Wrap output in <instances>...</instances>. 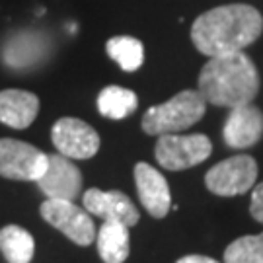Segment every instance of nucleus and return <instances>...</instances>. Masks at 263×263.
Returning a JSON list of instances; mask_svg holds the SVG:
<instances>
[{"label":"nucleus","instance_id":"423d86ee","mask_svg":"<svg viewBox=\"0 0 263 263\" xmlns=\"http://www.w3.org/2000/svg\"><path fill=\"white\" fill-rule=\"evenodd\" d=\"M41 216L76 246H90L96 242V226L88 211L76 207L74 201L45 199L39 207Z\"/></svg>","mask_w":263,"mask_h":263},{"label":"nucleus","instance_id":"f8f14e48","mask_svg":"<svg viewBox=\"0 0 263 263\" xmlns=\"http://www.w3.org/2000/svg\"><path fill=\"white\" fill-rule=\"evenodd\" d=\"M135 185L142 207L148 211V215L154 218H164L168 215L172 209V195L168 181L158 170L146 162H139L135 166Z\"/></svg>","mask_w":263,"mask_h":263},{"label":"nucleus","instance_id":"412c9836","mask_svg":"<svg viewBox=\"0 0 263 263\" xmlns=\"http://www.w3.org/2000/svg\"><path fill=\"white\" fill-rule=\"evenodd\" d=\"M176 263H218L213 257H207V255H185V257H179Z\"/></svg>","mask_w":263,"mask_h":263},{"label":"nucleus","instance_id":"6e6552de","mask_svg":"<svg viewBox=\"0 0 263 263\" xmlns=\"http://www.w3.org/2000/svg\"><path fill=\"white\" fill-rule=\"evenodd\" d=\"M51 141L59 154L70 160H88L100 151V135L76 117H61L51 129Z\"/></svg>","mask_w":263,"mask_h":263},{"label":"nucleus","instance_id":"aec40b11","mask_svg":"<svg viewBox=\"0 0 263 263\" xmlns=\"http://www.w3.org/2000/svg\"><path fill=\"white\" fill-rule=\"evenodd\" d=\"M250 213L257 222L263 224V181L254 185L252 191V203H250Z\"/></svg>","mask_w":263,"mask_h":263},{"label":"nucleus","instance_id":"f3484780","mask_svg":"<svg viewBox=\"0 0 263 263\" xmlns=\"http://www.w3.org/2000/svg\"><path fill=\"white\" fill-rule=\"evenodd\" d=\"M0 252L8 263H29L35 252L33 236L18 224H8L0 230Z\"/></svg>","mask_w":263,"mask_h":263},{"label":"nucleus","instance_id":"20e7f679","mask_svg":"<svg viewBox=\"0 0 263 263\" xmlns=\"http://www.w3.org/2000/svg\"><path fill=\"white\" fill-rule=\"evenodd\" d=\"M257 162L248 154H238L215 164L205 176V185L218 197H236L255 185Z\"/></svg>","mask_w":263,"mask_h":263},{"label":"nucleus","instance_id":"0eeeda50","mask_svg":"<svg viewBox=\"0 0 263 263\" xmlns=\"http://www.w3.org/2000/svg\"><path fill=\"white\" fill-rule=\"evenodd\" d=\"M49 154L16 139H0V176L14 181H37L47 170Z\"/></svg>","mask_w":263,"mask_h":263},{"label":"nucleus","instance_id":"4468645a","mask_svg":"<svg viewBox=\"0 0 263 263\" xmlns=\"http://www.w3.org/2000/svg\"><path fill=\"white\" fill-rule=\"evenodd\" d=\"M98 254L104 263H123L129 257V226L115 220H104L96 232Z\"/></svg>","mask_w":263,"mask_h":263},{"label":"nucleus","instance_id":"dca6fc26","mask_svg":"<svg viewBox=\"0 0 263 263\" xmlns=\"http://www.w3.org/2000/svg\"><path fill=\"white\" fill-rule=\"evenodd\" d=\"M139 98L133 90L123 86H105L98 96V111L107 119H127L137 111Z\"/></svg>","mask_w":263,"mask_h":263},{"label":"nucleus","instance_id":"f03ea898","mask_svg":"<svg viewBox=\"0 0 263 263\" xmlns=\"http://www.w3.org/2000/svg\"><path fill=\"white\" fill-rule=\"evenodd\" d=\"M197 86L207 104L232 109L254 102L259 94V74L254 61L240 51L211 57L201 68Z\"/></svg>","mask_w":263,"mask_h":263},{"label":"nucleus","instance_id":"f257e3e1","mask_svg":"<svg viewBox=\"0 0 263 263\" xmlns=\"http://www.w3.org/2000/svg\"><path fill=\"white\" fill-rule=\"evenodd\" d=\"M263 31V18L250 4H224L201 14L191 26V41L199 53L232 55L252 45Z\"/></svg>","mask_w":263,"mask_h":263},{"label":"nucleus","instance_id":"ddd939ff","mask_svg":"<svg viewBox=\"0 0 263 263\" xmlns=\"http://www.w3.org/2000/svg\"><path fill=\"white\" fill-rule=\"evenodd\" d=\"M39 113V98L28 90H2L0 92V123L12 129H28Z\"/></svg>","mask_w":263,"mask_h":263},{"label":"nucleus","instance_id":"39448f33","mask_svg":"<svg viewBox=\"0 0 263 263\" xmlns=\"http://www.w3.org/2000/svg\"><path fill=\"white\" fill-rule=\"evenodd\" d=\"M213 144L205 135H160L154 156L162 168L179 172L197 166L211 156Z\"/></svg>","mask_w":263,"mask_h":263},{"label":"nucleus","instance_id":"9d476101","mask_svg":"<svg viewBox=\"0 0 263 263\" xmlns=\"http://www.w3.org/2000/svg\"><path fill=\"white\" fill-rule=\"evenodd\" d=\"M263 137V111L254 104L232 107L226 117L222 139L230 148H250Z\"/></svg>","mask_w":263,"mask_h":263},{"label":"nucleus","instance_id":"2eb2a0df","mask_svg":"<svg viewBox=\"0 0 263 263\" xmlns=\"http://www.w3.org/2000/svg\"><path fill=\"white\" fill-rule=\"evenodd\" d=\"M45 53V41L39 33L22 31L4 43V63L12 68L31 66Z\"/></svg>","mask_w":263,"mask_h":263},{"label":"nucleus","instance_id":"a211bd4d","mask_svg":"<svg viewBox=\"0 0 263 263\" xmlns=\"http://www.w3.org/2000/svg\"><path fill=\"white\" fill-rule=\"evenodd\" d=\"M105 51L111 61H115L125 72L139 70L144 63V47L137 37L117 35L105 43Z\"/></svg>","mask_w":263,"mask_h":263},{"label":"nucleus","instance_id":"9b49d317","mask_svg":"<svg viewBox=\"0 0 263 263\" xmlns=\"http://www.w3.org/2000/svg\"><path fill=\"white\" fill-rule=\"evenodd\" d=\"M82 203L90 215L100 216L102 220L123 222L129 228L137 224L141 218L129 195H125L123 191H102L92 187L82 195Z\"/></svg>","mask_w":263,"mask_h":263},{"label":"nucleus","instance_id":"7ed1b4c3","mask_svg":"<svg viewBox=\"0 0 263 263\" xmlns=\"http://www.w3.org/2000/svg\"><path fill=\"white\" fill-rule=\"evenodd\" d=\"M207 102L197 90H183L168 102L152 105L142 117V131L146 135H174L185 131L203 119Z\"/></svg>","mask_w":263,"mask_h":263},{"label":"nucleus","instance_id":"6ab92c4d","mask_svg":"<svg viewBox=\"0 0 263 263\" xmlns=\"http://www.w3.org/2000/svg\"><path fill=\"white\" fill-rule=\"evenodd\" d=\"M224 263H263V232L234 240L224 250Z\"/></svg>","mask_w":263,"mask_h":263},{"label":"nucleus","instance_id":"1a4fd4ad","mask_svg":"<svg viewBox=\"0 0 263 263\" xmlns=\"http://www.w3.org/2000/svg\"><path fill=\"white\" fill-rule=\"evenodd\" d=\"M39 189L47 199H63L74 201L82 193V174L63 154H49L47 170L37 179Z\"/></svg>","mask_w":263,"mask_h":263}]
</instances>
